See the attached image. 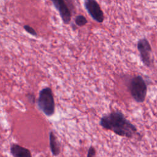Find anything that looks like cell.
Segmentation results:
<instances>
[{
	"label": "cell",
	"instance_id": "obj_11",
	"mask_svg": "<svg viewBox=\"0 0 157 157\" xmlns=\"http://www.w3.org/2000/svg\"><path fill=\"white\" fill-rule=\"evenodd\" d=\"M87 157H95V150L93 147H90L88 151Z\"/></svg>",
	"mask_w": 157,
	"mask_h": 157
},
{
	"label": "cell",
	"instance_id": "obj_7",
	"mask_svg": "<svg viewBox=\"0 0 157 157\" xmlns=\"http://www.w3.org/2000/svg\"><path fill=\"white\" fill-rule=\"evenodd\" d=\"M10 152L13 157H32L31 151L28 148L18 144H13L10 147Z\"/></svg>",
	"mask_w": 157,
	"mask_h": 157
},
{
	"label": "cell",
	"instance_id": "obj_1",
	"mask_svg": "<svg viewBox=\"0 0 157 157\" xmlns=\"http://www.w3.org/2000/svg\"><path fill=\"white\" fill-rule=\"evenodd\" d=\"M99 123L104 129L110 130L118 136L126 137H132L137 131L136 127L119 111L103 116Z\"/></svg>",
	"mask_w": 157,
	"mask_h": 157
},
{
	"label": "cell",
	"instance_id": "obj_3",
	"mask_svg": "<svg viewBox=\"0 0 157 157\" xmlns=\"http://www.w3.org/2000/svg\"><path fill=\"white\" fill-rule=\"evenodd\" d=\"M129 88L132 97L137 102H142L144 101L147 91V86L144 79L140 75L134 77L130 81Z\"/></svg>",
	"mask_w": 157,
	"mask_h": 157
},
{
	"label": "cell",
	"instance_id": "obj_10",
	"mask_svg": "<svg viewBox=\"0 0 157 157\" xmlns=\"http://www.w3.org/2000/svg\"><path fill=\"white\" fill-rule=\"evenodd\" d=\"M23 28H24V29H25V31H26V32H28V33L31 34V35L35 36H37V33L36 32V31L34 30V29H33L32 27L29 26V25H25Z\"/></svg>",
	"mask_w": 157,
	"mask_h": 157
},
{
	"label": "cell",
	"instance_id": "obj_2",
	"mask_svg": "<svg viewBox=\"0 0 157 157\" xmlns=\"http://www.w3.org/2000/svg\"><path fill=\"white\" fill-rule=\"evenodd\" d=\"M37 104L39 109L47 115L52 116L55 112V101L52 90L46 87L40 90Z\"/></svg>",
	"mask_w": 157,
	"mask_h": 157
},
{
	"label": "cell",
	"instance_id": "obj_9",
	"mask_svg": "<svg viewBox=\"0 0 157 157\" xmlns=\"http://www.w3.org/2000/svg\"><path fill=\"white\" fill-rule=\"evenodd\" d=\"M75 22L77 26H85L87 23V20L86 19V18L84 16L80 15H77L75 17Z\"/></svg>",
	"mask_w": 157,
	"mask_h": 157
},
{
	"label": "cell",
	"instance_id": "obj_6",
	"mask_svg": "<svg viewBox=\"0 0 157 157\" xmlns=\"http://www.w3.org/2000/svg\"><path fill=\"white\" fill-rule=\"evenodd\" d=\"M54 6L59 12L63 21L65 24H69L71 20V12L65 0H51Z\"/></svg>",
	"mask_w": 157,
	"mask_h": 157
},
{
	"label": "cell",
	"instance_id": "obj_5",
	"mask_svg": "<svg viewBox=\"0 0 157 157\" xmlns=\"http://www.w3.org/2000/svg\"><path fill=\"white\" fill-rule=\"evenodd\" d=\"M85 7L90 15L97 22L102 23L104 20V13L96 0H86Z\"/></svg>",
	"mask_w": 157,
	"mask_h": 157
},
{
	"label": "cell",
	"instance_id": "obj_4",
	"mask_svg": "<svg viewBox=\"0 0 157 157\" xmlns=\"http://www.w3.org/2000/svg\"><path fill=\"white\" fill-rule=\"evenodd\" d=\"M137 49L140 53V56L143 63L145 66L150 67L151 63V48L148 41L145 38L140 39L137 43Z\"/></svg>",
	"mask_w": 157,
	"mask_h": 157
},
{
	"label": "cell",
	"instance_id": "obj_8",
	"mask_svg": "<svg viewBox=\"0 0 157 157\" xmlns=\"http://www.w3.org/2000/svg\"><path fill=\"white\" fill-rule=\"evenodd\" d=\"M49 140H50V148L52 154L55 156H57L60 153V147L59 143L57 140L56 137L52 131L50 132L49 135Z\"/></svg>",
	"mask_w": 157,
	"mask_h": 157
}]
</instances>
